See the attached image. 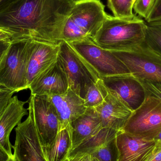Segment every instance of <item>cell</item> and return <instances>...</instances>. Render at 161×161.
I'll return each mask as SVG.
<instances>
[{"instance_id": "cell-1", "label": "cell", "mask_w": 161, "mask_h": 161, "mask_svg": "<svg viewBox=\"0 0 161 161\" xmlns=\"http://www.w3.org/2000/svg\"><path fill=\"white\" fill-rule=\"evenodd\" d=\"M75 3L68 0H19L0 12V28L12 41L28 39L58 44Z\"/></svg>"}, {"instance_id": "cell-2", "label": "cell", "mask_w": 161, "mask_h": 161, "mask_svg": "<svg viewBox=\"0 0 161 161\" xmlns=\"http://www.w3.org/2000/svg\"><path fill=\"white\" fill-rule=\"evenodd\" d=\"M146 29V22L135 15L127 19L108 15L91 39L102 49L123 52L144 41Z\"/></svg>"}, {"instance_id": "cell-3", "label": "cell", "mask_w": 161, "mask_h": 161, "mask_svg": "<svg viewBox=\"0 0 161 161\" xmlns=\"http://www.w3.org/2000/svg\"><path fill=\"white\" fill-rule=\"evenodd\" d=\"M108 16L100 0H85L74 5L61 31L62 41L92 38Z\"/></svg>"}, {"instance_id": "cell-4", "label": "cell", "mask_w": 161, "mask_h": 161, "mask_svg": "<svg viewBox=\"0 0 161 161\" xmlns=\"http://www.w3.org/2000/svg\"><path fill=\"white\" fill-rule=\"evenodd\" d=\"M34 40L12 41L0 64V86L18 92L28 89L27 71Z\"/></svg>"}, {"instance_id": "cell-5", "label": "cell", "mask_w": 161, "mask_h": 161, "mask_svg": "<svg viewBox=\"0 0 161 161\" xmlns=\"http://www.w3.org/2000/svg\"><path fill=\"white\" fill-rule=\"evenodd\" d=\"M111 52L136 79L161 83V52L146 39L125 51Z\"/></svg>"}, {"instance_id": "cell-6", "label": "cell", "mask_w": 161, "mask_h": 161, "mask_svg": "<svg viewBox=\"0 0 161 161\" xmlns=\"http://www.w3.org/2000/svg\"><path fill=\"white\" fill-rule=\"evenodd\" d=\"M59 45L58 58L66 73L69 88L84 99L88 88L101 78L68 42L62 40Z\"/></svg>"}, {"instance_id": "cell-7", "label": "cell", "mask_w": 161, "mask_h": 161, "mask_svg": "<svg viewBox=\"0 0 161 161\" xmlns=\"http://www.w3.org/2000/svg\"><path fill=\"white\" fill-rule=\"evenodd\" d=\"M68 42L97 73L100 78L130 74L125 64L111 52L97 46L91 38Z\"/></svg>"}, {"instance_id": "cell-8", "label": "cell", "mask_w": 161, "mask_h": 161, "mask_svg": "<svg viewBox=\"0 0 161 161\" xmlns=\"http://www.w3.org/2000/svg\"><path fill=\"white\" fill-rule=\"evenodd\" d=\"M122 130L147 140H153L161 131V100L146 96L132 112Z\"/></svg>"}, {"instance_id": "cell-9", "label": "cell", "mask_w": 161, "mask_h": 161, "mask_svg": "<svg viewBox=\"0 0 161 161\" xmlns=\"http://www.w3.org/2000/svg\"><path fill=\"white\" fill-rule=\"evenodd\" d=\"M28 103V114L33 119L42 146H48L59 131L55 108L46 96L31 95Z\"/></svg>"}, {"instance_id": "cell-10", "label": "cell", "mask_w": 161, "mask_h": 161, "mask_svg": "<svg viewBox=\"0 0 161 161\" xmlns=\"http://www.w3.org/2000/svg\"><path fill=\"white\" fill-rule=\"evenodd\" d=\"M16 139L12 145L13 156L19 161H46L35 124L31 115L15 129Z\"/></svg>"}, {"instance_id": "cell-11", "label": "cell", "mask_w": 161, "mask_h": 161, "mask_svg": "<svg viewBox=\"0 0 161 161\" xmlns=\"http://www.w3.org/2000/svg\"><path fill=\"white\" fill-rule=\"evenodd\" d=\"M101 79L109 92L116 96L133 111L145 99L146 94L143 87L130 73L106 76Z\"/></svg>"}, {"instance_id": "cell-12", "label": "cell", "mask_w": 161, "mask_h": 161, "mask_svg": "<svg viewBox=\"0 0 161 161\" xmlns=\"http://www.w3.org/2000/svg\"><path fill=\"white\" fill-rule=\"evenodd\" d=\"M69 89V82L64 68L59 58L36 77L29 86L34 95H58Z\"/></svg>"}, {"instance_id": "cell-13", "label": "cell", "mask_w": 161, "mask_h": 161, "mask_svg": "<svg viewBox=\"0 0 161 161\" xmlns=\"http://www.w3.org/2000/svg\"><path fill=\"white\" fill-rule=\"evenodd\" d=\"M117 161H146L156 148L154 140H147L120 130L115 137Z\"/></svg>"}, {"instance_id": "cell-14", "label": "cell", "mask_w": 161, "mask_h": 161, "mask_svg": "<svg viewBox=\"0 0 161 161\" xmlns=\"http://www.w3.org/2000/svg\"><path fill=\"white\" fill-rule=\"evenodd\" d=\"M47 97L56 110L59 131L66 129L71 134L72 123L87 109L84 106V100L69 88L63 94Z\"/></svg>"}, {"instance_id": "cell-15", "label": "cell", "mask_w": 161, "mask_h": 161, "mask_svg": "<svg viewBox=\"0 0 161 161\" xmlns=\"http://www.w3.org/2000/svg\"><path fill=\"white\" fill-rule=\"evenodd\" d=\"M102 122V127L122 130L133 111L112 93L94 108Z\"/></svg>"}, {"instance_id": "cell-16", "label": "cell", "mask_w": 161, "mask_h": 161, "mask_svg": "<svg viewBox=\"0 0 161 161\" xmlns=\"http://www.w3.org/2000/svg\"><path fill=\"white\" fill-rule=\"evenodd\" d=\"M59 51V43L34 40L27 68L28 89L29 85L36 77L57 60Z\"/></svg>"}, {"instance_id": "cell-17", "label": "cell", "mask_w": 161, "mask_h": 161, "mask_svg": "<svg viewBox=\"0 0 161 161\" xmlns=\"http://www.w3.org/2000/svg\"><path fill=\"white\" fill-rule=\"evenodd\" d=\"M26 102L19 100L17 96L13 97L0 118V147L10 157L13 154L9 136L15 127L21 123L23 117L28 114V109L24 108Z\"/></svg>"}, {"instance_id": "cell-18", "label": "cell", "mask_w": 161, "mask_h": 161, "mask_svg": "<svg viewBox=\"0 0 161 161\" xmlns=\"http://www.w3.org/2000/svg\"><path fill=\"white\" fill-rule=\"evenodd\" d=\"M102 128V122L95 108H87L85 112L71 125L72 144L71 151Z\"/></svg>"}, {"instance_id": "cell-19", "label": "cell", "mask_w": 161, "mask_h": 161, "mask_svg": "<svg viewBox=\"0 0 161 161\" xmlns=\"http://www.w3.org/2000/svg\"><path fill=\"white\" fill-rule=\"evenodd\" d=\"M72 147L70 133L65 129L58 132L51 145L42 149L46 161H68Z\"/></svg>"}, {"instance_id": "cell-20", "label": "cell", "mask_w": 161, "mask_h": 161, "mask_svg": "<svg viewBox=\"0 0 161 161\" xmlns=\"http://www.w3.org/2000/svg\"><path fill=\"white\" fill-rule=\"evenodd\" d=\"M118 131L112 129L102 128L98 132L83 141L76 148L72 150L69 158L83 153L91 154L107 142L115 138Z\"/></svg>"}, {"instance_id": "cell-21", "label": "cell", "mask_w": 161, "mask_h": 161, "mask_svg": "<svg viewBox=\"0 0 161 161\" xmlns=\"http://www.w3.org/2000/svg\"><path fill=\"white\" fill-rule=\"evenodd\" d=\"M108 93L102 79H99L88 88L83 99L84 106L86 108H95L103 102Z\"/></svg>"}, {"instance_id": "cell-22", "label": "cell", "mask_w": 161, "mask_h": 161, "mask_svg": "<svg viewBox=\"0 0 161 161\" xmlns=\"http://www.w3.org/2000/svg\"><path fill=\"white\" fill-rule=\"evenodd\" d=\"M134 0H108V7L114 16L119 18H131L134 17L133 6Z\"/></svg>"}, {"instance_id": "cell-23", "label": "cell", "mask_w": 161, "mask_h": 161, "mask_svg": "<svg viewBox=\"0 0 161 161\" xmlns=\"http://www.w3.org/2000/svg\"><path fill=\"white\" fill-rule=\"evenodd\" d=\"M91 154L93 158L99 161H117L118 151L115 138L107 142Z\"/></svg>"}, {"instance_id": "cell-24", "label": "cell", "mask_w": 161, "mask_h": 161, "mask_svg": "<svg viewBox=\"0 0 161 161\" xmlns=\"http://www.w3.org/2000/svg\"><path fill=\"white\" fill-rule=\"evenodd\" d=\"M146 40L161 52V22L147 23Z\"/></svg>"}, {"instance_id": "cell-25", "label": "cell", "mask_w": 161, "mask_h": 161, "mask_svg": "<svg viewBox=\"0 0 161 161\" xmlns=\"http://www.w3.org/2000/svg\"><path fill=\"white\" fill-rule=\"evenodd\" d=\"M139 80L145 91L146 96L155 97L161 100V83L147 80Z\"/></svg>"}, {"instance_id": "cell-26", "label": "cell", "mask_w": 161, "mask_h": 161, "mask_svg": "<svg viewBox=\"0 0 161 161\" xmlns=\"http://www.w3.org/2000/svg\"><path fill=\"white\" fill-rule=\"evenodd\" d=\"M154 0H136L133 6V9L136 14L145 19L147 18Z\"/></svg>"}, {"instance_id": "cell-27", "label": "cell", "mask_w": 161, "mask_h": 161, "mask_svg": "<svg viewBox=\"0 0 161 161\" xmlns=\"http://www.w3.org/2000/svg\"><path fill=\"white\" fill-rule=\"evenodd\" d=\"M145 19L147 23L161 22V0H154L153 5Z\"/></svg>"}, {"instance_id": "cell-28", "label": "cell", "mask_w": 161, "mask_h": 161, "mask_svg": "<svg viewBox=\"0 0 161 161\" xmlns=\"http://www.w3.org/2000/svg\"><path fill=\"white\" fill-rule=\"evenodd\" d=\"M15 92L0 86V118L8 106Z\"/></svg>"}, {"instance_id": "cell-29", "label": "cell", "mask_w": 161, "mask_h": 161, "mask_svg": "<svg viewBox=\"0 0 161 161\" xmlns=\"http://www.w3.org/2000/svg\"><path fill=\"white\" fill-rule=\"evenodd\" d=\"M68 161H93V158L91 154L83 153L69 158Z\"/></svg>"}, {"instance_id": "cell-30", "label": "cell", "mask_w": 161, "mask_h": 161, "mask_svg": "<svg viewBox=\"0 0 161 161\" xmlns=\"http://www.w3.org/2000/svg\"><path fill=\"white\" fill-rule=\"evenodd\" d=\"M0 41L11 43L12 41V35L0 28Z\"/></svg>"}, {"instance_id": "cell-31", "label": "cell", "mask_w": 161, "mask_h": 161, "mask_svg": "<svg viewBox=\"0 0 161 161\" xmlns=\"http://www.w3.org/2000/svg\"><path fill=\"white\" fill-rule=\"evenodd\" d=\"M146 161H161V149L156 147L153 154Z\"/></svg>"}, {"instance_id": "cell-32", "label": "cell", "mask_w": 161, "mask_h": 161, "mask_svg": "<svg viewBox=\"0 0 161 161\" xmlns=\"http://www.w3.org/2000/svg\"><path fill=\"white\" fill-rule=\"evenodd\" d=\"M18 1L19 0H0V12L3 11Z\"/></svg>"}, {"instance_id": "cell-33", "label": "cell", "mask_w": 161, "mask_h": 161, "mask_svg": "<svg viewBox=\"0 0 161 161\" xmlns=\"http://www.w3.org/2000/svg\"><path fill=\"white\" fill-rule=\"evenodd\" d=\"M10 44V43L0 41V64Z\"/></svg>"}, {"instance_id": "cell-34", "label": "cell", "mask_w": 161, "mask_h": 161, "mask_svg": "<svg viewBox=\"0 0 161 161\" xmlns=\"http://www.w3.org/2000/svg\"><path fill=\"white\" fill-rule=\"evenodd\" d=\"M10 158L8 154L0 147V161H8Z\"/></svg>"}, {"instance_id": "cell-35", "label": "cell", "mask_w": 161, "mask_h": 161, "mask_svg": "<svg viewBox=\"0 0 161 161\" xmlns=\"http://www.w3.org/2000/svg\"><path fill=\"white\" fill-rule=\"evenodd\" d=\"M153 140L156 142V147L161 149V131L153 139Z\"/></svg>"}, {"instance_id": "cell-36", "label": "cell", "mask_w": 161, "mask_h": 161, "mask_svg": "<svg viewBox=\"0 0 161 161\" xmlns=\"http://www.w3.org/2000/svg\"><path fill=\"white\" fill-rule=\"evenodd\" d=\"M70 2H72L73 3H79V2H81V1H85V0H68Z\"/></svg>"}, {"instance_id": "cell-37", "label": "cell", "mask_w": 161, "mask_h": 161, "mask_svg": "<svg viewBox=\"0 0 161 161\" xmlns=\"http://www.w3.org/2000/svg\"><path fill=\"white\" fill-rule=\"evenodd\" d=\"M8 161H19L18 160L16 159V158L14 157V156L12 157H11V158H9V159L8 160Z\"/></svg>"}, {"instance_id": "cell-38", "label": "cell", "mask_w": 161, "mask_h": 161, "mask_svg": "<svg viewBox=\"0 0 161 161\" xmlns=\"http://www.w3.org/2000/svg\"><path fill=\"white\" fill-rule=\"evenodd\" d=\"M93 161H99L98 160H97V159L96 158H93Z\"/></svg>"}, {"instance_id": "cell-39", "label": "cell", "mask_w": 161, "mask_h": 161, "mask_svg": "<svg viewBox=\"0 0 161 161\" xmlns=\"http://www.w3.org/2000/svg\"><path fill=\"white\" fill-rule=\"evenodd\" d=\"M135 1H136V0H134V2H135Z\"/></svg>"}]
</instances>
